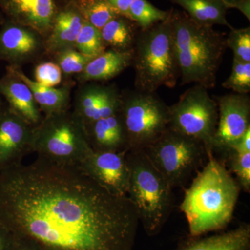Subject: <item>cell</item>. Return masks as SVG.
<instances>
[{"instance_id":"21","label":"cell","mask_w":250,"mask_h":250,"mask_svg":"<svg viewBox=\"0 0 250 250\" xmlns=\"http://www.w3.org/2000/svg\"><path fill=\"white\" fill-rule=\"evenodd\" d=\"M179 5L192 21L200 25L213 27L215 24L233 29L227 20L228 8L221 0H169Z\"/></svg>"},{"instance_id":"11","label":"cell","mask_w":250,"mask_h":250,"mask_svg":"<svg viewBox=\"0 0 250 250\" xmlns=\"http://www.w3.org/2000/svg\"><path fill=\"white\" fill-rule=\"evenodd\" d=\"M33 127L3 103L0 105V172L22 164L32 152Z\"/></svg>"},{"instance_id":"27","label":"cell","mask_w":250,"mask_h":250,"mask_svg":"<svg viewBox=\"0 0 250 250\" xmlns=\"http://www.w3.org/2000/svg\"><path fill=\"white\" fill-rule=\"evenodd\" d=\"M227 167L231 174H234L241 190L250 192V152L237 153L229 151L225 154Z\"/></svg>"},{"instance_id":"26","label":"cell","mask_w":250,"mask_h":250,"mask_svg":"<svg viewBox=\"0 0 250 250\" xmlns=\"http://www.w3.org/2000/svg\"><path fill=\"white\" fill-rule=\"evenodd\" d=\"M75 49L81 53L95 58L106 49L101 31L85 21L75 42Z\"/></svg>"},{"instance_id":"23","label":"cell","mask_w":250,"mask_h":250,"mask_svg":"<svg viewBox=\"0 0 250 250\" xmlns=\"http://www.w3.org/2000/svg\"><path fill=\"white\" fill-rule=\"evenodd\" d=\"M110 88L111 86L90 83L83 85L77 91L72 111L85 128L91 124L95 112L106 98Z\"/></svg>"},{"instance_id":"12","label":"cell","mask_w":250,"mask_h":250,"mask_svg":"<svg viewBox=\"0 0 250 250\" xmlns=\"http://www.w3.org/2000/svg\"><path fill=\"white\" fill-rule=\"evenodd\" d=\"M126 153L92 150L77 167L108 191L120 196H127L129 169Z\"/></svg>"},{"instance_id":"32","label":"cell","mask_w":250,"mask_h":250,"mask_svg":"<svg viewBox=\"0 0 250 250\" xmlns=\"http://www.w3.org/2000/svg\"><path fill=\"white\" fill-rule=\"evenodd\" d=\"M229 151H233L237 153L250 152V129L245 133L243 136L230 147Z\"/></svg>"},{"instance_id":"35","label":"cell","mask_w":250,"mask_h":250,"mask_svg":"<svg viewBox=\"0 0 250 250\" xmlns=\"http://www.w3.org/2000/svg\"><path fill=\"white\" fill-rule=\"evenodd\" d=\"M12 250H41L36 243L27 238L14 236Z\"/></svg>"},{"instance_id":"13","label":"cell","mask_w":250,"mask_h":250,"mask_svg":"<svg viewBox=\"0 0 250 250\" xmlns=\"http://www.w3.org/2000/svg\"><path fill=\"white\" fill-rule=\"evenodd\" d=\"M45 39L37 31L7 21L0 29V61L21 67L46 54Z\"/></svg>"},{"instance_id":"37","label":"cell","mask_w":250,"mask_h":250,"mask_svg":"<svg viewBox=\"0 0 250 250\" xmlns=\"http://www.w3.org/2000/svg\"><path fill=\"white\" fill-rule=\"evenodd\" d=\"M77 0H54L58 8L64 6V5L70 4V3L75 2Z\"/></svg>"},{"instance_id":"29","label":"cell","mask_w":250,"mask_h":250,"mask_svg":"<svg viewBox=\"0 0 250 250\" xmlns=\"http://www.w3.org/2000/svg\"><path fill=\"white\" fill-rule=\"evenodd\" d=\"M227 47L233 51V59L250 62V28L231 29L226 38Z\"/></svg>"},{"instance_id":"20","label":"cell","mask_w":250,"mask_h":250,"mask_svg":"<svg viewBox=\"0 0 250 250\" xmlns=\"http://www.w3.org/2000/svg\"><path fill=\"white\" fill-rule=\"evenodd\" d=\"M8 66L29 87L44 116L68 111L71 100V85H62L60 88L45 86L28 77L21 67Z\"/></svg>"},{"instance_id":"24","label":"cell","mask_w":250,"mask_h":250,"mask_svg":"<svg viewBox=\"0 0 250 250\" xmlns=\"http://www.w3.org/2000/svg\"><path fill=\"white\" fill-rule=\"evenodd\" d=\"M74 3L85 21L100 30L110 21L119 16L108 0H77Z\"/></svg>"},{"instance_id":"40","label":"cell","mask_w":250,"mask_h":250,"mask_svg":"<svg viewBox=\"0 0 250 250\" xmlns=\"http://www.w3.org/2000/svg\"><path fill=\"white\" fill-rule=\"evenodd\" d=\"M2 103H3V101H2V100H1V95H0V105H1V104H2Z\"/></svg>"},{"instance_id":"5","label":"cell","mask_w":250,"mask_h":250,"mask_svg":"<svg viewBox=\"0 0 250 250\" xmlns=\"http://www.w3.org/2000/svg\"><path fill=\"white\" fill-rule=\"evenodd\" d=\"M126 157L129 169L127 197L146 234L156 236L170 217L173 189L143 149L129 151Z\"/></svg>"},{"instance_id":"18","label":"cell","mask_w":250,"mask_h":250,"mask_svg":"<svg viewBox=\"0 0 250 250\" xmlns=\"http://www.w3.org/2000/svg\"><path fill=\"white\" fill-rule=\"evenodd\" d=\"M174 250H250V225L243 223L213 236H189Z\"/></svg>"},{"instance_id":"15","label":"cell","mask_w":250,"mask_h":250,"mask_svg":"<svg viewBox=\"0 0 250 250\" xmlns=\"http://www.w3.org/2000/svg\"><path fill=\"white\" fill-rule=\"evenodd\" d=\"M0 95L8 106L33 128L40 124L43 116L31 90L9 66L0 79Z\"/></svg>"},{"instance_id":"25","label":"cell","mask_w":250,"mask_h":250,"mask_svg":"<svg viewBox=\"0 0 250 250\" xmlns=\"http://www.w3.org/2000/svg\"><path fill=\"white\" fill-rule=\"evenodd\" d=\"M170 11L158 9L147 0H134L129 8L130 18L141 29H146L164 21Z\"/></svg>"},{"instance_id":"38","label":"cell","mask_w":250,"mask_h":250,"mask_svg":"<svg viewBox=\"0 0 250 250\" xmlns=\"http://www.w3.org/2000/svg\"><path fill=\"white\" fill-rule=\"evenodd\" d=\"M221 1H223L225 5H226L227 7L228 8V9H229L233 4L241 1V0H221Z\"/></svg>"},{"instance_id":"22","label":"cell","mask_w":250,"mask_h":250,"mask_svg":"<svg viewBox=\"0 0 250 250\" xmlns=\"http://www.w3.org/2000/svg\"><path fill=\"white\" fill-rule=\"evenodd\" d=\"M140 28L136 22L124 16H118L100 30L106 49L132 50Z\"/></svg>"},{"instance_id":"6","label":"cell","mask_w":250,"mask_h":250,"mask_svg":"<svg viewBox=\"0 0 250 250\" xmlns=\"http://www.w3.org/2000/svg\"><path fill=\"white\" fill-rule=\"evenodd\" d=\"M92 150L84 125L70 110L43 116L33 128L32 152L49 162L77 167Z\"/></svg>"},{"instance_id":"7","label":"cell","mask_w":250,"mask_h":250,"mask_svg":"<svg viewBox=\"0 0 250 250\" xmlns=\"http://www.w3.org/2000/svg\"><path fill=\"white\" fill-rule=\"evenodd\" d=\"M129 151L143 149L168 127L169 106L156 93L135 89L121 93L119 112Z\"/></svg>"},{"instance_id":"17","label":"cell","mask_w":250,"mask_h":250,"mask_svg":"<svg viewBox=\"0 0 250 250\" xmlns=\"http://www.w3.org/2000/svg\"><path fill=\"white\" fill-rule=\"evenodd\" d=\"M91 149L95 152H129L127 139L119 113L101 118L85 128Z\"/></svg>"},{"instance_id":"36","label":"cell","mask_w":250,"mask_h":250,"mask_svg":"<svg viewBox=\"0 0 250 250\" xmlns=\"http://www.w3.org/2000/svg\"><path fill=\"white\" fill-rule=\"evenodd\" d=\"M230 9H238L250 21V0H241L233 4Z\"/></svg>"},{"instance_id":"31","label":"cell","mask_w":250,"mask_h":250,"mask_svg":"<svg viewBox=\"0 0 250 250\" xmlns=\"http://www.w3.org/2000/svg\"><path fill=\"white\" fill-rule=\"evenodd\" d=\"M34 72L36 82L41 85L54 87L62 82V72L56 62H41L36 67Z\"/></svg>"},{"instance_id":"9","label":"cell","mask_w":250,"mask_h":250,"mask_svg":"<svg viewBox=\"0 0 250 250\" xmlns=\"http://www.w3.org/2000/svg\"><path fill=\"white\" fill-rule=\"evenodd\" d=\"M169 129L200 141L207 155L213 152V141L218 120L215 99L208 90L195 85L184 92L178 101L169 106Z\"/></svg>"},{"instance_id":"1","label":"cell","mask_w":250,"mask_h":250,"mask_svg":"<svg viewBox=\"0 0 250 250\" xmlns=\"http://www.w3.org/2000/svg\"><path fill=\"white\" fill-rule=\"evenodd\" d=\"M0 223L41 250H133L140 222L127 196L37 157L0 172Z\"/></svg>"},{"instance_id":"2","label":"cell","mask_w":250,"mask_h":250,"mask_svg":"<svg viewBox=\"0 0 250 250\" xmlns=\"http://www.w3.org/2000/svg\"><path fill=\"white\" fill-rule=\"evenodd\" d=\"M208 161L186 190L180 209L188 224L189 236L218 231L231 221L241 188L225 163L208 154Z\"/></svg>"},{"instance_id":"3","label":"cell","mask_w":250,"mask_h":250,"mask_svg":"<svg viewBox=\"0 0 250 250\" xmlns=\"http://www.w3.org/2000/svg\"><path fill=\"white\" fill-rule=\"evenodd\" d=\"M170 20L181 84L213 89L228 48L226 37L213 27L197 24L184 11L171 9Z\"/></svg>"},{"instance_id":"4","label":"cell","mask_w":250,"mask_h":250,"mask_svg":"<svg viewBox=\"0 0 250 250\" xmlns=\"http://www.w3.org/2000/svg\"><path fill=\"white\" fill-rule=\"evenodd\" d=\"M167 18L146 29H139L135 41L132 64L135 88L156 93L161 87L172 88L180 77L173 31Z\"/></svg>"},{"instance_id":"34","label":"cell","mask_w":250,"mask_h":250,"mask_svg":"<svg viewBox=\"0 0 250 250\" xmlns=\"http://www.w3.org/2000/svg\"><path fill=\"white\" fill-rule=\"evenodd\" d=\"M133 1L134 0H108V2L116 11L117 14L129 20H131L129 8Z\"/></svg>"},{"instance_id":"10","label":"cell","mask_w":250,"mask_h":250,"mask_svg":"<svg viewBox=\"0 0 250 250\" xmlns=\"http://www.w3.org/2000/svg\"><path fill=\"white\" fill-rule=\"evenodd\" d=\"M218 120L213 149L224 154L250 129V98L248 94H229L215 98Z\"/></svg>"},{"instance_id":"30","label":"cell","mask_w":250,"mask_h":250,"mask_svg":"<svg viewBox=\"0 0 250 250\" xmlns=\"http://www.w3.org/2000/svg\"><path fill=\"white\" fill-rule=\"evenodd\" d=\"M223 86L234 93L248 94L250 91V62H238L233 59L230 76L223 82Z\"/></svg>"},{"instance_id":"33","label":"cell","mask_w":250,"mask_h":250,"mask_svg":"<svg viewBox=\"0 0 250 250\" xmlns=\"http://www.w3.org/2000/svg\"><path fill=\"white\" fill-rule=\"evenodd\" d=\"M14 236L9 229L0 223V250H12Z\"/></svg>"},{"instance_id":"39","label":"cell","mask_w":250,"mask_h":250,"mask_svg":"<svg viewBox=\"0 0 250 250\" xmlns=\"http://www.w3.org/2000/svg\"><path fill=\"white\" fill-rule=\"evenodd\" d=\"M0 22L2 23V24L4 23L3 22L2 18H1V14H0Z\"/></svg>"},{"instance_id":"8","label":"cell","mask_w":250,"mask_h":250,"mask_svg":"<svg viewBox=\"0 0 250 250\" xmlns=\"http://www.w3.org/2000/svg\"><path fill=\"white\" fill-rule=\"evenodd\" d=\"M143 151L172 189L183 187L208 158L202 143L169 128Z\"/></svg>"},{"instance_id":"19","label":"cell","mask_w":250,"mask_h":250,"mask_svg":"<svg viewBox=\"0 0 250 250\" xmlns=\"http://www.w3.org/2000/svg\"><path fill=\"white\" fill-rule=\"evenodd\" d=\"M134 51L105 50L88 62L84 70L77 75L81 83L107 81L114 78L132 64Z\"/></svg>"},{"instance_id":"14","label":"cell","mask_w":250,"mask_h":250,"mask_svg":"<svg viewBox=\"0 0 250 250\" xmlns=\"http://www.w3.org/2000/svg\"><path fill=\"white\" fill-rule=\"evenodd\" d=\"M0 7L8 21L34 29L45 40L58 11L54 0H0Z\"/></svg>"},{"instance_id":"28","label":"cell","mask_w":250,"mask_h":250,"mask_svg":"<svg viewBox=\"0 0 250 250\" xmlns=\"http://www.w3.org/2000/svg\"><path fill=\"white\" fill-rule=\"evenodd\" d=\"M93 59L81 53L76 49H66L55 54L56 63L65 75H78Z\"/></svg>"},{"instance_id":"16","label":"cell","mask_w":250,"mask_h":250,"mask_svg":"<svg viewBox=\"0 0 250 250\" xmlns=\"http://www.w3.org/2000/svg\"><path fill=\"white\" fill-rule=\"evenodd\" d=\"M84 22L75 3L59 7L52 29L45 39L46 54L55 55L66 49H75L77 36Z\"/></svg>"}]
</instances>
